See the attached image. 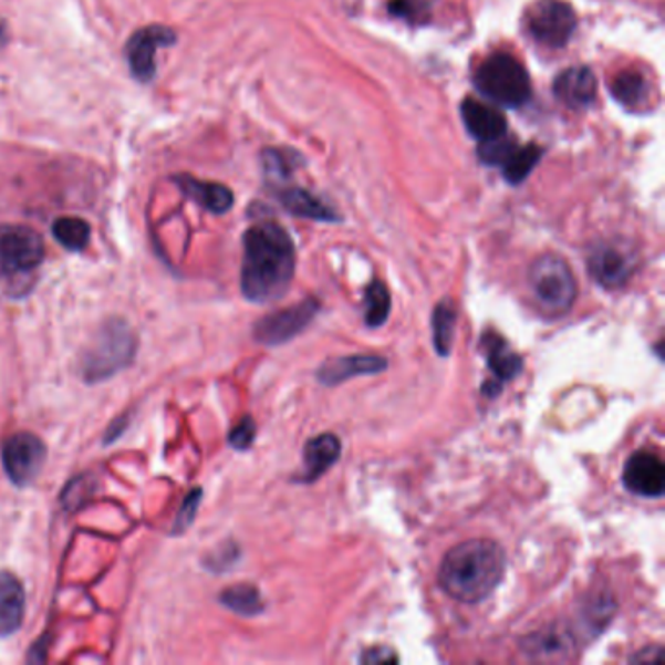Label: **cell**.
<instances>
[{
	"label": "cell",
	"instance_id": "6da1fadb",
	"mask_svg": "<svg viewBox=\"0 0 665 665\" xmlns=\"http://www.w3.org/2000/svg\"><path fill=\"white\" fill-rule=\"evenodd\" d=\"M240 291L250 303L270 304L288 295L295 276V245L278 222H256L245 232Z\"/></svg>",
	"mask_w": 665,
	"mask_h": 665
},
{
	"label": "cell",
	"instance_id": "7a4b0ae2",
	"mask_svg": "<svg viewBox=\"0 0 665 665\" xmlns=\"http://www.w3.org/2000/svg\"><path fill=\"white\" fill-rule=\"evenodd\" d=\"M508 568L506 551L490 539H470L453 547L439 567V585L451 600L480 603L492 595Z\"/></svg>",
	"mask_w": 665,
	"mask_h": 665
},
{
	"label": "cell",
	"instance_id": "3957f363",
	"mask_svg": "<svg viewBox=\"0 0 665 665\" xmlns=\"http://www.w3.org/2000/svg\"><path fill=\"white\" fill-rule=\"evenodd\" d=\"M529 289L539 311L559 319L574 309L578 281L562 256L542 254L529 268Z\"/></svg>",
	"mask_w": 665,
	"mask_h": 665
},
{
	"label": "cell",
	"instance_id": "277c9868",
	"mask_svg": "<svg viewBox=\"0 0 665 665\" xmlns=\"http://www.w3.org/2000/svg\"><path fill=\"white\" fill-rule=\"evenodd\" d=\"M137 352V336L122 319L107 321L84 352L81 370L89 383H100L125 370Z\"/></svg>",
	"mask_w": 665,
	"mask_h": 665
},
{
	"label": "cell",
	"instance_id": "5b68a950",
	"mask_svg": "<svg viewBox=\"0 0 665 665\" xmlns=\"http://www.w3.org/2000/svg\"><path fill=\"white\" fill-rule=\"evenodd\" d=\"M478 92L506 107H519L531 96V81L518 59L493 53L475 74Z\"/></svg>",
	"mask_w": 665,
	"mask_h": 665
},
{
	"label": "cell",
	"instance_id": "8992f818",
	"mask_svg": "<svg viewBox=\"0 0 665 665\" xmlns=\"http://www.w3.org/2000/svg\"><path fill=\"white\" fill-rule=\"evenodd\" d=\"M45 245L38 230L25 225H0V278L17 280L42 266Z\"/></svg>",
	"mask_w": 665,
	"mask_h": 665
},
{
	"label": "cell",
	"instance_id": "52a82bcc",
	"mask_svg": "<svg viewBox=\"0 0 665 665\" xmlns=\"http://www.w3.org/2000/svg\"><path fill=\"white\" fill-rule=\"evenodd\" d=\"M527 30L544 48L559 50L574 33V9L562 0H537L527 10Z\"/></svg>",
	"mask_w": 665,
	"mask_h": 665
},
{
	"label": "cell",
	"instance_id": "ba28073f",
	"mask_svg": "<svg viewBox=\"0 0 665 665\" xmlns=\"http://www.w3.org/2000/svg\"><path fill=\"white\" fill-rule=\"evenodd\" d=\"M2 467L7 477L17 486H28L42 472L48 447L30 432H18L2 444Z\"/></svg>",
	"mask_w": 665,
	"mask_h": 665
},
{
	"label": "cell",
	"instance_id": "9c48e42d",
	"mask_svg": "<svg viewBox=\"0 0 665 665\" xmlns=\"http://www.w3.org/2000/svg\"><path fill=\"white\" fill-rule=\"evenodd\" d=\"M636 254L631 247L621 242H601L588 256V270L601 288L615 291L633 280L636 271Z\"/></svg>",
	"mask_w": 665,
	"mask_h": 665
},
{
	"label": "cell",
	"instance_id": "30bf717a",
	"mask_svg": "<svg viewBox=\"0 0 665 665\" xmlns=\"http://www.w3.org/2000/svg\"><path fill=\"white\" fill-rule=\"evenodd\" d=\"M319 311H321V303L314 297H309L289 309L270 312L268 316L256 322V342L263 345L285 344L289 340L299 336Z\"/></svg>",
	"mask_w": 665,
	"mask_h": 665
},
{
	"label": "cell",
	"instance_id": "8fae6325",
	"mask_svg": "<svg viewBox=\"0 0 665 665\" xmlns=\"http://www.w3.org/2000/svg\"><path fill=\"white\" fill-rule=\"evenodd\" d=\"M178 35L173 28L163 24H150L133 33L125 43V58L133 76L139 83H150L156 74V51L174 45Z\"/></svg>",
	"mask_w": 665,
	"mask_h": 665
},
{
	"label": "cell",
	"instance_id": "7c38bea8",
	"mask_svg": "<svg viewBox=\"0 0 665 665\" xmlns=\"http://www.w3.org/2000/svg\"><path fill=\"white\" fill-rule=\"evenodd\" d=\"M623 485L641 498H662L665 492V465L656 453L636 451L626 459Z\"/></svg>",
	"mask_w": 665,
	"mask_h": 665
},
{
	"label": "cell",
	"instance_id": "4fadbf2b",
	"mask_svg": "<svg viewBox=\"0 0 665 665\" xmlns=\"http://www.w3.org/2000/svg\"><path fill=\"white\" fill-rule=\"evenodd\" d=\"M385 357L375 354L344 355V357H330L316 371L319 383L324 386L342 385L350 378L363 375H377L386 370Z\"/></svg>",
	"mask_w": 665,
	"mask_h": 665
},
{
	"label": "cell",
	"instance_id": "5bb4252c",
	"mask_svg": "<svg viewBox=\"0 0 665 665\" xmlns=\"http://www.w3.org/2000/svg\"><path fill=\"white\" fill-rule=\"evenodd\" d=\"M482 345L486 350V362H488V367H490L493 375V383L492 381H486L485 386H482V395L496 398L500 395L501 385L508 383V381H513L523 371V357L516 354L510 345L506 344L496 334L485 336Z\"/></svg>",
	"mask_w": 665,
	"mask_h": 665
},
{
	"label": "cell",
	"instance_id": "9a60e30c",
	"mask_svg": "<svg viewBox=\"0 0 665 665\" xmlns=\"http://www.w3.org/2000/svg\"><path fill=\"white\" fill-rule=\"evenodd\" d=\"M554 96L572 110H585L598 98V79L588 66H570L557 76Z\"/></svg>",
	"mask_w": 665,
	"mask_h": 665
},
{
	"label": "cell",
	"instance_id": "2e32d148",
	"mask_svg": "<svg viewBox=\"0 0 665 665\" xmlns=\"http://www.w3.org/2000/svg\"><path fill=\"white\" fill-rule=\"evenodd\" d=\"M340 455H342V444L334 434L312 437L304 444L303 470L299 472L297 480L303 485H311L314 480H319L336 465Z\"/></svg>",
	"mask_w": 665,
	"mask_h": 665
},
{
	"label": "cell",
	"instance_id": "e0dca14e",
	"mask_svg": "<svg viewBox=\"0 0 665 665\" xmlns=\"http://www.w3.org/2000/svg\"><path fill=\"white\" fill-rule=\"evenodd\" d=\"M460 115L467 125V132L478 143H488V141L500 139L503 135H508V122L503 114L485 102L472 98L465 100L460 106Z\"/></svg>",
	"mask_w": 665,
	"mask_h": 665
},
{
	"label": "cell",
	"instance_id": "ac0fdd59",
	"mask_svg": "<svg viewBox=\"0 0 665 665\" xmlns=\"http://www.w3.org/2000/svg\"><path fill=\"white\" fill-rule=\"evenodd\" d=\"M173 180L186 198L196 201L209 214H227L235 204L232 191L217 181L199 180L189 174H178V176H174Z\"/></svg>",
	"mask_w": 665,
	"mask_h": 665
},
{
	"label": "cell",
	"instance_id": "d6986e66",
	"mask_svg": "<svg viewBox=\"0 0 665 665\" xmlns=\"http://www.w3.org/2000/svg\"><path fill=\"white\" fill-rule=\"evenodd\" d=\"M25 590L17 575L0 572V636L17 633L24 623Z\"/></svg>",
	"mask_w": 665,
	"mask_h": 665
},
{
	"label": "cell",
	"instance_id": "ffe728a7",
	"mask_svg": "<svg viewBox=\"0 0 665 665\" xmlns=\"http://www.w3.org/2000/svg\"><path fill=\"white\" fill-rule=\"evenodd\" d=\"M521 648L533 657L560 656L572 648V634L554 624L551 628L527 636L526 641L521 642Z\"/></svg>",
	"mask_w": 665,
	"mask_h": 665
},
{
	"label": "cell",
	"instance_id": "44dd1931",
	"mask_svg": "<svg viewBox=\"0 0 665 665\" xmlns=\"http://www.w3.org/2000/svg\"><path fill=\"white\" fill-rule=\"evenodd\" d=\"M281 204L297 217H304V219H312V221L336 222L340 219L336 211H332L329 206H324L321 199L314 198L306 189L295 188L283 191Z\"/></svg>",
	"mask_w": 665,
	"mask_h": 665
},
{
	"label": "cell",
	"instance_id": "7402d4cb",
	"mask_svg": "<svg viewBox=\"0 0 665 665\" xmlns=\"http://www.w3.org/2000/svg\"><path fill=\"white\" fill-rule=\"evenodd\" d=\"M457 304L451 299H444L436 304L432 314V332H434V347L441 357L451 354L453 342H455V329H457Z\"/></svg>",
	"mask_w": 665,
	"mask_h": 665
},
{
	"label": "cell",
	"instance_id": "603a6c76",
	"mask_svg": "<svg viewBox=\"0 0 665 665\" xmlns=\"http://www.w3.org/2000/svg\"><path fill=\"white\" fill-rule=\"evenodd\" d=\"M539 160H541V148L537 145L518 147L516 143H511V147L506 150V155L501 156L498 166H501L506 180L518 186L526 180L534 166L539 165Z\"/></svg>",
	"mask_w": 665,
	"mask_h": 665
},
{
	"label": "cell",
	"instance_id": "cb8c5ba5",
	"mask_svg": "<svg viewBox=\"0 0 665 665\" xmlns=\"http://www.w3.org/2000/svg\"><path fill=\"white\" fill-rule=\"evenodd\" d=\"M222 607L229 609L240 616H256L263 611L262 593L250 583L230 585L219 595Z\"/></svg>",
	"mask_w": 665,
	"mask_h": 665
},
{
	"label": "cell",
	"instance_id": "d4e9b609",
	"mask_svg": "<svg viewBox=\"0 0 665 665\" xmlns=\"http://www.w3.org/2000/svg\"><path fill=\"white\" fill-rule=\"evenodd\" d=\"M53 239L71 252H81L91 242V225L79 217H59L51 227Z\"/></svg>",
	"mask_w": 665,
	"mask_h": 665
},
{
	"label": "cell",
	"instance_id": "484cf974",
	"mask_svg": "<svg viewBox=\"0 0 665 665\" xmlns=\"http://www.w3.org/2000/svg\"><path fill=\"white\" fill-rule=\"evenodd\" d=\"M391 293L383 281H371L365 289V299H363V319L370 329H378L388 321L391 314Z\"/></svg>",
	"mask_w": 665,
	"mask_h": 665
},
{
	"label": "cell",
	"instance_id": "4316f807",
	"mask_svg": "<svg viewBox=\"0 0 665 665\" xmlns=\"http://www.w3.org/2000/svg\"><path fill=\"white\" fill-rule=\"evenodd\" d=\"M611 89H613L615 98L628 107L641 106L642 102L646 100V94H648L646 79L634 69H628V71L619 74Z\"/></svg>",
	"mask_w": 665,
	"mask_h": 665
},
{
	"label": "cell",
	"instance_id": "83f0119b",
	"mask_svg": "<svg viewBox=\"0 0 665 665\" xmlns=\"http://www.w3.org/2000/svg\"><path fill=\"white\" fill-rule=\"evenodd\" d=\"M256 432H258V429H256L254 418H252V416H245L237 426L230 429V447L237 449V451H247V449H250L252 444H254Z\"/></svg>",
	"mask_w": 665,
	"mask_h": 665
},
{
	"label": "cell",
	"instance_id": "f1b7e54d",
	"mask_svg": "<svg viewBox=\"0 0 665 665\" xmlns=\"http://www.w3.org/2000/svg\"><path fill=\"white\" fill-rule=\"evenodd\" d=\"M199 503H201V490L196 488L186 496V500L181 503L180 511H178L176 521H174V533H184L188 527H191L194 519L198 516Z\"/></svg>",
	"mask_w": 665,
	"mask_h": 665
},
{
	"label": "cell",
	"instance_id": "f546056e",
	"mask_svg": "<svg viewBox=\"0 0 665 665\" xmlns=\"http://www.w3.org/2000/svg\"><path fill=\"white\" fill-rule=\"evenodd\" d=\"M237 560H239V549L235 544H227V547H222L217 557L207 559V568H211L219 574L222 570L232 567Z\"/></svg>",
	"mask_w": 665,
	"mask_h": 665
},
{
	"label": "cell",
	"instance_id": "4dcf8cb0",
	"mask_svg": "<svg viewBox=\"0 0 665 665\" xmlns=\"http://www.w3.org/2000/svg\"><path fill=\"white\" fill-rule=\"evenodd\" d=\"M362 664H396L398 656L391 648H383V646H375V648L365 650L362 657H360Z\"/></svg>",
	"mask_w": 665,
	"mask_h": 665
},
{
	"label": "cell",
	"instance_id": "1f68e13d",
	"mask_svg": "<svg viewBox=\"0 0 665 665\" xmlns=\"http://www.w3.org/2000/svg\"><path fill=\"white\" fill-rule=\"evenodd\" d=\"M631 662L634 664H664V650L662 646H652V648H644L631 657Z\"/></svg>",
	"mask_w": 665,
	"mask_h": 665
},
{
	"label": "cell",
	"instance_id": "d6a6232c",
	"mask_svg": "<svg viewBox=\"0 0 665 665\" xmlns=\"http://www.w3.org/2000/svg\"><path fill=\"white\" fill-rule=\"evenodd\" d=\"M7 43H9V28H7V22L0 18V50H4Z\"/></svg>",
	"mask_w": 665,
	"mask_h": 665
}]
</instances>
